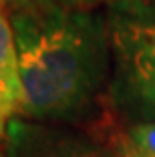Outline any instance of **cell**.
Returning <instances> with one entry per match:
<instances>
[{
  "label": "cell",
  "mask_w": 155,
  "mask_h": 157,
  "mask_svg": "<svg viewBox=\"0 0 155 157\" xmlns=\"http://www.w3.org/2000/svg\"><path fill=\"white\" fill-rule=\"evenodd\" d=\"M10 2H12V0H0V8L4 10V8H6V6H8V4H10Z\"/></svg>",
  "instance_id": "cell-7"
},
{
  "label": "cell",
  "mask_w": 155,
  "mask_h": 157,
  "mask_svg": "<svg viewBox=\"0 0 155 157\" xmlns=\"http://www.w3.org/2000/svg\"><path fill=\"white\" fill-rule=\"evenodd\" d=\"M68 6H77V8H107L115 0H60Z\"/></svg>",
  "instance_id": "cell-6"
},
{
  "label": "cell",
  "mask_w": 155,
  "mask_h": 157,
  "mask_svg": "<svg viewBox=\"0 0 155 157\" xmlns=\"http://www.w3.org/2000/svg\"><path fill=\"white\" fill-rule=\"evenodd\" d=\"M20 71L14 46V34L6 12L0 8V143L4 141L8 125L20 111Z\"/></svg>",
  "instance_id": "cell-4"
},
{
  "label": "cell",
  "mask_w": 155,
  "mask_h": 157,
  "mask_svg": "<svg viewBox=\"0 0 155 157\" xmlns=\"http://www.w3.org/2000/svg\"><path fill=\"white\" fill-rule=\"evenodd\" d=\"M4 157H121L111 127H71L12 119L2 141Z\"/></svg>",
  "instance_id": "cell-3"
},
{
  "label": "cell",
  "mask_w": 155,
  "mask_h": 157,
  "mask_svg": "<svg viewBox=\"0 0 155 157\" xmlns=\"http://www.w3.org/2000/svg\"><path fill=\"white\" fill-rule=\"evenodd\" d=\"M105 10L113 117L121 125L155 121V0H115Z\"/></svg>",
  "instance_id": "cell-2"
},
{
  "label": "cell",
  "mask_w": 155,
  "mask_h": 157,
  "mask_svg": "<svg viewBox=\"0 0 155 157\" xmlns=\"http://www.w3.org/2000/svg\"><path fill=\"white\" fill-rule=\"evenodd\" d=\"M113 143L121 157H155V121L149 123H117Z\"/></svg>",
  "instance_id": "cell-5"
},
{
  "label": "cell",
  "mask_w": 155,
  "mask_h": 157,
  "mask_svg": "<svg viewBox=\"0 0 155 157\" xmlns=\"http://www.w3.org/2000/svg\"><path fill=\"white\" fill-rule=\"evenodd\" d=\"M4 12L22 87L16 119L85 129L113 125L107 10L60 0H12Z\"/></svg>",
  "instance_id": "cell-1"
},
{
  "label": "cell",
  "mask_w": 155,
  "mask_h": 157,
  "mask_svg": "<svg viewBox=\"0 0 155 157\" xmlns=\"http://www.w3.org/2000/svg\"><path fill=\"white\" fill-rule=\"evenodd\" d=\"M0 157H4V155H2V143H0Z\"/></svg>",
  "instance_id": "cell-8"
}]
</instances>
